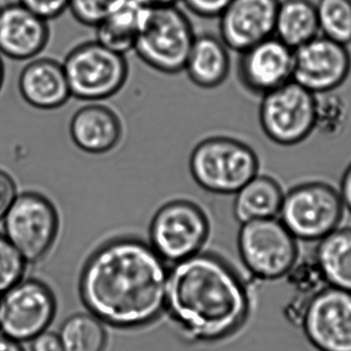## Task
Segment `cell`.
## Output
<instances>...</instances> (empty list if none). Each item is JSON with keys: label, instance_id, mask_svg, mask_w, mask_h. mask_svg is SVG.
Instances as JSON below:
<instances>
[{"label": "cell", "instance_id": "44dd1931", "mask_svg": "<svg viewBox=\"0 0 351 351\" xmlns=\"http://www.w3.org/2000/svg\"><path fill=\"white\" fill-rule=\"evenodd\" d=\"M284 195V190L276 179L258 174L235 193L233 214L241 224L276 218Z\"/></svg>", "mask_w": 351, "mask_h": 351}, {"label": "cell", "instance_id": "7c38bea8", "mask_svg": "<svg viewBox=\"0 0 351 351\" xmlns=\"http://www.w3.org/2000/svg\"><path fill=\"white\" fill-rule=\"evenodd\" d=\"M300 326L319 351H351V293L324 287L305 303Z\"/></svg>", "mask_w": 351, "mask_h": 351}, {"label": "cell", "instance_id": "277c9868", "mask_svg": "<svg viewBox=\"0 0 351 351\" xmlns=\"http://www.w3.org/2000/svg\"><path fill=\"white\" fill-rule=\"evenodd\" d=\"M194 38L191 22L177 6L149 8L134 51L152 69L177 74L185 70Z\"/></svg>", "mask_w": 351, "mask_h": 351}, {"label": "cell", "instance_id": "d590c367", "mask_svg": "<svg viewBox=\"0 0 351 351\" xmlns=\"http://www.w3.org/2000/svg\"><path fill=\"white\" fill-rule=\"evenodd\" d=\"M137 1L147 8H156V6L176 5L180 0H137Z\"/></svg>", "mask_w": 351, "mask_h": 351}, {"label": "cell", "instance_id": "d6986e66", "mask_svg": "<svg viewBox=\"0 0 351 351\" xmlns=\"http://www.w3.org/2000/svg\"><path fill=\"white\" fill-rule=\"evenodd\" d=\"M185 70L188 77L202 88H215L223 84L230 71L228 47L210 34L195 36Z\"/></svg>", "mask_w": 351, "mask_h": 351}, {"label": "cell", "instance_id": "8992f818", "mask_svg": "<svg viewBox=\"0 0 351 351\" xmlns=\"http://www.w3.org/2000/svg\"><path fill=\"white\" fill-rule=\"evenodd\" d=\"M63 68L71 97L88 102L114 96L129 76L125 56L97 40L76 45L66 56Z\"/></svg>", "mask_w": 351, "mask_h": 351}, {"label": "cell", "instance_id": "52a82bcc", "mask_svg": "<svg viewBox=\"0 0 351 351\" xmlns=\"http://www.w3.org/2000/svg\"><path fill=\"white\" fill-rule=\"evenodd\" d=\"M237 249L247 271L267 282L286 278L299 257L298 241L278 217L241 224Z\"/></svg>", "mask_w": 351, "mask_h": 351}, {"label": "cell", "instance_id": "30bf717a", "mask_svg": "<svg viewBox=\"0 0 351 351\" xmlns=\"http://www.w3.org/2000/svg\"><path fill=\"white\" fill-rule=\"evenodd\" d=\"M315 95L291 80L262 96L260 125L274 143L298 145L315 132Z\"/></svg>", "mask_w": 351, "mask_h": 351}, {"label": "cell", "instance_id": "8fae6325", "mask_svg": "<svg viewBox=\"0 0 351 351\" xmlns=\"http://www.w3.org/2000/svg\"><path fill=\"white\" fill-rule=\"evenodd\" d=\"M57 311L51 289L37 280H21L0 299V331L18 342L47 331Z\"/></svg>", "mask_w": 351, "mask_h": 351}, {"label": "cell", "instance_id": "603a6c76", "mask_svg": "<svg viewBox=\"0 0 351 351\" xmlns=\"http://www.w3.org/2000/svg\"><path fill=\"white\" fill-rule=\"evenodd\" d=\"M317 243L315 256L328 286L351 293L350 227H338Z\"/></svg>", "mask_w": 351, "mask_h": 351}, {"label": "cell", "instance_id": "83f0119b", "mask_svg": "<svg viewBox=\"0 0 351 351\" xmlns=\"http://www.w3.org/2000/svg\"><path fill=\"white\" fill-rule=\"evenodd\" d=\"M26 265L18 250L0 233V295L22 280Z\"/></svg>", "mask_w": 351, "mask_h": 351}, {"label": "cell", "instance_id": "e575fe53", "mask_svg": "<svg viewBox=\"0 0 351 351\" xmlns=\"http://www.w3.org/2000/svg\"><path fill=\"white\" fill-rule=\"evenodd\" d=\"M0 351H24L16 340L10 339L8 336L0 335Z\"/></svg>", "mask_w": 351, "mask_h": 351}, {"label": "cell", "instance_id": "e0dca14e", "mask_svg": "<svg viewBox=\"0 0 351 351\" xmlns=\"http://www.w3.org/2000/svg\"><path fill=\"white\" fill-rule=\"evenodd\" d=\"M19 90L30 106L41 110L60 108L71 97L63 64L49 58L32 60L23 68Z\"/></svg>", "mask_w": 351, "mask_h": 351}, {"label": "cell", "instance_id": "1f68e13d", "mask_svg": "<svg viewBox=\"0 0 351 351\" xmlns=\"http://www.w3.org/2000/svg\"><path fill=\"white\" fill-rule=\"evenodd\" d=\"M18 195V187L10 175L0 170V221Z\"/></svg>", "mask_w": 351, "mask_h": 351}, {"label": "cell", "instance_id": "4dcf8cb0", "mask_svg": "<svg viewBox=\"0 0 351 351\" xmlns=\"http://www.w3.org/2000/svg\"><path fill=\"white\" fill-rule=\"evenodd\" d=\"M188 10L200 18H219L231 0H181Z\"/></svg>", "mask_w": 351, "mask_h": 351}, {"label": "cell", "instance_id": "4316f807", "mask_svg": "<svg viewBox=\"0 0 351 351\" xmlns=\"http://www.w3.org/2000/svg\"><path fill=\"white\" fill-rule=\"evenodd\" d=\"M286 278L303 297L313 296L317 291L328 286L315 254L303 258L299 255Z\"/></svg>", "mask_w": 351, "mask_h": 351}, {"label": "cell", "instance_id": "f1b7e54d", "mask_svg": "<svg viewBox=\"0 0 351 351\" xmlns=\"http://www.w3.org/2000/svg\"><path fill=\"white\" fill-rule=\"evenodd\" d=\"M123 0H69L68 10L84 26L97 27Z\"/></svg>", "mask_w": 351, "mask_h": 351}, {"label": "cell", "instance_id": "6da1fadb", "mask_svg": "<svg viewBox=\"0 0 351 351\" xmlns=\"http://www.w3.org/2000/svg\"><path fill=\"white\" fill-rule=\"evenodd\" d=\"M167 262L147 241L117 237L97 247L82 268L80 295L104 325L141 329L166 311Z\"/></svg>", "mask_w": 351, "mask_h": 351}, {"label": "cell", "instance_id": "5b68a950", "mask_svg": "<svg viewBox=\"0 0 351 351\" xmlns=\"http://www.w3.org/2000/svg\"><path fill=\"white\" fill-rule=\"evenodd\" d=\"M344 208L331 184L309 181L285 192L278 218L297 241H319L340 226Z\"/></svg>", "mask_w": 351, "mask_h": 351}, {"label": "cell", "instance_id": "ac0fdd59", "mask_svg": "<svg viewBox=\"0 0 351 351\" xmlns=\"http://www.w3.org/2000/svg\"><path fill=\"white\" fill-rule=\"evenodd\" d=\"M119 115L100 104H90L76 111L70 123V136L82 152L103 154L114 149L123 138Z\"/></svg>", "mask_w": 351, "mask_h": 351}, {"label": "cell", "instance_id": "7a4b0ae2", "mask_svg": "<svg viewBox=\"0 0 351 351\" xmlns=\"http://www.w3.org/2000/svg\"><path fill=\"white\" fill-rule=\"evenodd\" d=\"M165 311L184 340L208 343L227 339L245 325L251 299L228 262L200 252L169 268Z\"/></svg>", "mask_w": 351, "mask_h": 351}, {"label": "cell", "instance_id": "d6a6232c", "mask_svg": "<svg viewBox=\"0 0 351 351\" xmlns=\"http://www.w3.org/2000/svg\"><path fill=\"white\" fill-rule=\"evenodd\" d=\"M31 351H63L59 335L45 331L32 339Z\"/></svg>", "mask_w": 351, "mask_h": 351}, {"label": "cell", "instance_id": "d4e9b609", "mask_svg": "<svg viewBox=\"0 0 351 351\" xmlns=\"http://www.w3.org/2000/svg\"><path fill=\"white\" fill-rule=\"evenodd\" d=\"M317 10L319 33L348 47L351 43V0H319Z\"/></svg>", "mask_w": 351, "mask_h": 351}, {"label": "cell", "instance_id": "9c48e42d", "mask_svg": "<svg viewBox=\"0 0 351 351\" xmlns=\"http://www.w3.org/2000/svg\"><path fill=\"white\" fill-rule=\"evenodd\" d=\"M210 232V221L199 206L190 200L175 199L160 206L154 215L148 243L173 265L202 252Z\"/></svg>", "mask_w": 351, "mask_h": 351}, {"label": "cell", "instance_id": "4fadbf2b", "mask_svg": "<svg viewBox=\"0 0 351 351\" xmlns=\"http://www.w3.org/2000/svg\"><path fill=\"white\" fill-rule=\"evenodd\" d=\"M350 72L348 47L323 35L294 49L292 80L313 95L337 90L350 77Z\"/></svg>", "mask_w": 351, "mask_h": 351}, {"label": "cell", "instance_id": "9a60e30c", "mask_svg": "<svg viewBox=\"0 0 351 351\" xmlns=\"http://www.w3.org/2000/svg\"><path fill=\"white\" fill-rule=\"evenodd\" d=\"M293 64L294 49L272 36L241 53L237 72L241 84L262 97L292 80Z\"/></svg>", "mask_w": 351, "mask_h": 351}, {"label": "cell", "instance_id": "8d00e7d4", "mask_svg": "<svg viewBox=\"0 0 351 351\" xmlns=\"http://www.w3.org/2000/svg\"><path fill=\"white\" fill-rule=\"evenodd\" d=\"M4 82V65L2 62L1 58H0V90H1L2 86H3Z\"/></svg>", "mask_w": 351, "mask_h": 351}, {"label": "cell", "instance_id": "836d02e7", "mask_svg": "<svg viewBox=\"0 0 351 351\" xmlns=\"http://www.w3.org/2000/svg\"><path fill=\"white\" fill-rule=\"evenodd\" d=\"M338 191L341 196L344 208L351 214V162L342 176Z\"/></svg>", "mask_w": 351, "mask_h": 351}, {"label": "cell", "instance_id": "f546056e", "mask_svg": "<svg viewBox=\"0 0 351 351\" xmlns=\"http://www.w3.org/2000/svg\"><path fill=\"white\" fill-rule=\"evenodd\" d=\"M18 2L47 22L61 16L69 5V0H18Z\"/></svg>", "mask_w": 351, "mask_h": 351}, {"label": "cell", "instance_id": "2e32d148", "mask_svg": "<svg viewBox=\"0 0 351 351\" xmlns=\"http://www.w3.org/2000/svg\"><path fill=\"white\" fill-rule=\"evenodd\" d=\"M49 22L16 2L0 8V53L14 61L34 59L49 40Z\"/></svg>", "mask_w": 351, "mask_h": 351}, {"label": "cell", "instance_id": "cb8c5ba5", "mask_svg": "<svg viewBox=\"0 0 351 351\" xmlns=\"http://www.w3.org/2000/svg\"><path fill=\"white\" fill-rule=\"evenodd\" d=\"M63 351H105V325L92 313H77L68 317L59 334Z\"/></svg>", "mask_w": 351, "mask_h": 351}, {"label": "cell", "instance_id": "3957f363", "mask_svg": "<svg viewBox=\"0 0 351 351\" xmlns=\"http://www.w3.org/2000/svg\"><path fill=\"white\" fill-rule=\"evenodd\" d=\"M253 148L229 137H212L192 150L189 170L198 186L210 193L235 194L259 174Z\"/></svg>", "mask_w": 351, "mask_h": 351}, {"label": "cell", "instance_id": "ba28073f", "mask_svg": "<svg viewBox=\"0 0 351 351\" xmlns=\"http://www.w3.org/2000/svg\"><path fill=\"white\" fill-rule=\"evenodd\" d=\"M2 221L3 234L27 264L45 259L59 234L57 208L39 192L18 193Z\"/></svg>", "mask_w": 351, "mask_h": 351}, {"label": "cell", "instance_id": "ffe728a7", "mask_svg": "<svg viewBox=\"0 0 351 351\" xmlns=\"http://www.w3.org/2000/svg\"><path fill=\"white\" fill-rule=\"evenodd\" d=\"M149 8L137 0H123L96 27V40L125 56L134 51Z\"/></svg>", "mask_w": 351, "mask_h": 351}, {"label": "cell", "instance_id": "5bb4252c", "mask_svg": "<svg viewBox=\"0 0 351 351\" xmlns=\"http://www.w3.org/2000/svg\"><path fill=\"white\" fill-rule=\"evenodd\" d=\"M280 0H231L219 16L220 38L228 49L243 53L274 36Z\"/></svg>", "mask_w": 351, "mask_h": 351}, {"label": "cell", "instance_id": "484cf974", "mask_svg": "<svg viewBox=\"0 0 351 351\" xmlns=\"http://www.w3.org/2000/svg\"><path fill=\"white\" fill-rule=\"evenodd\" d=\"M348 117V103L336 90L315 95V131L329 137L338 136L346 129Z\"/></svg>", "mask_w": 351, "mask_h": 351}, {"label": "cell", "instance_id": "7402d4cb", "mask_svg": "<svg viewBox=\"0 0 351 351\" xmlns=\"http://www.w3.org/2000/svg\"><path fill=\"white\" fill-rule=\"evenodd\" d=\"M319 35L317 3L311 0H280L274 36L295 49Z\"/></svg>", "mask_w": 351, "mask_h": 351}]
</instances>
